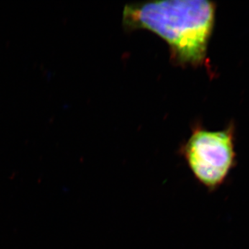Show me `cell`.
Segmentation results:
<instances>
[{"label": "cell", "mask_w": 249, "mask_h": 249, "mask_svg": "<svg viewBox=\"0 0 249 249\" xmlns=\"http://www.w3.org/2000/svg\"><path fill=\"white\" fill-rule=\"evenodd\" d=\"M215 4L206 0L132 3L124 6L127 29H147L169 45L172 59L181 65H202L213 29Z\"/></svg>", "instance_id": "1"}, {"label": "cell", "mask_w": 249, "mask_h": 249, "mask_svg": "<svg viewBox=\"0 0 249 249\" xmlns=\"http://www.w3.org/2000/svg\"><path fill=\"white\" fill-rule=\"evenodd\" d=\"M179 154L196 181L215 191L236 165L233 128L209 131L197 126L180 147Z\"/></svg>", "instance_id": "2"}]
</instances>
